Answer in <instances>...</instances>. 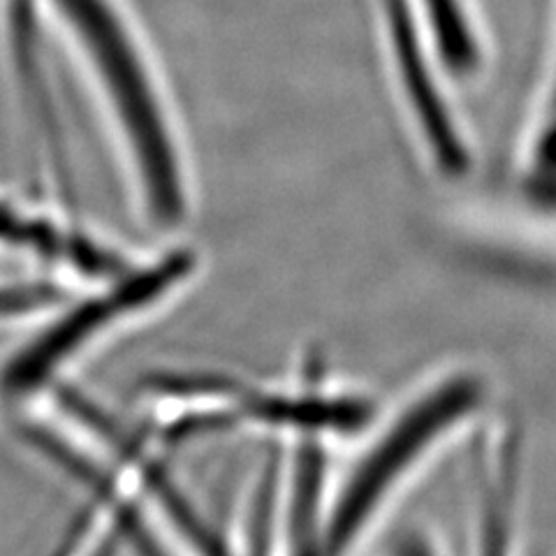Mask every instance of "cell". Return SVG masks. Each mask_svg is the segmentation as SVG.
<instances>
[{"instance_id": "cell-1", "label": "cell", "mask_w": 556, "mask_h": 556, "mask_svg": "<svg viewBox=\"0 0 556 556\" xmlns=\"http://www.w3.org/2000/svg\"><path fill=\"white\" fill-rule=\"evenodd\" d=\"M91 81L110 121L132 193L159 228L190 206V179L177 116L149 42L121 0H38Z\"/></svg>"}, {"instance_id": "cell-5", "label": "cell", "mask_w": 556, "mask_h": 556, "mask_svg": "<svg viewBox=\"0 0 556 556\" xmlns=\"http://www.w3.org/2000/svg\"><path fill=\"white\" fill-rule=\"evenodd\" d=\"M556 116V22H554V30H552V45H549V56H547V73L543 77L541 84V96H538L535 102V112L531 118V130L545 126L547 121H552Z\"/></svg>"}, {"instance_id": "cell-4", "label": "cell", "mask_w": 556, "mask_h": 556, "mask_svg": "<svg viewBox=\"0 0 556 556\" xmlns=\"http://www.w3.org/2000/svg\"><path fill=\"white\" fill-rule=\"evenodd\" d=\"M195 267V257L188 251H167L151 263L135 265L102 286L93 298L79 300L73 311L47 329V334L33 341L10 367V386L28 390L45 380L51 369L93 339L102 329L130 313L151 306L163 294H169Z\"/></svg>"}, {"instance_id": "cell-3", "label": "cell", "mask_w": 556, "mask_h": 556, "mask_svg": "<svg viewBox=\"0 0 556 556\" xmlns=\"http://www.w3.org/2000/svg\"><path fill=\"white\" fill-rule=\"evenodd\" d=\"M386 54L417 142L443 174L471 165V144L447 93L452 79L429 35L417 0H374Z\"/></svg>"}, {"instance_id": "cell-2", "label": "cell", "mask_w": 556, "mask_h": 556, "mask_svg": "<svg viewBox=\"0 0 556 556\" xmlns=\"http://www.w3.org/2000/svg\"><path fill=\"white\" fill-rule=\"evenodd\" d=\"M480 399L473 378H452L404 410L348 478L325 521V556H348L362 541L388 496L445 431Z\"/></svg>"}]
</instances>
